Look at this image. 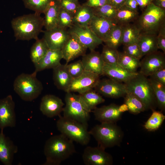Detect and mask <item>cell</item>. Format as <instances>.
<instances>
[{"label": "cell", "instance_id": "7c38bea8", "mask_svg": "<svg viewBox=\"0 0 165 165\" xmlns=\"http://www.w3.org/2000/svg\"><path fill=\"white\" fill-rule=\"evenodd\" d=\"M99 76L96 74L84 71L80 76L72 79L66 92H78L81 94L93 89L100 80Z\"/></svg>", "mask_w": 165, "mask_h": 165}, {"label": "cell", "instance_id": "4dcf8cb0", "mask_svg": "<svg viewBox=\"0 0 165 165\" xmlns=\"http://www.w3.org/2000/svg\"><path fill=\"white\" fill-rule=\"evenodd\" d=\"M32 46L30 52V57L34 64L38 62L46 53L49 49L48 46L44 39L38 38Z\"/></svg>", "mask_w": 165, "mask_h": 165}, {"label": "cell", "instance_id": "e575fe53", "mask_svg": "<svg viewBox=\"0 0 165 165\" xmlns=\"http://www.w3.org/2000/svg\"><path fill=\"white\" fill-rule=\"evenodd\" d=\"M156 100L157 106L161 111L165 110V86L149 79Z\"/></svg>", "mask_w": 165, "mask_h": 165}, {"label": "cell", "instance_id": "f546056e", "mask_svg": "<svg viewBox=\"0 0 165 165\" xmlns=\"http://www.w3.org/2000/svg\"><path fill=\"white\" fill-rule=\"evenodd\" d=\"M141 35L140 30L134 23L123 25L122 44L124 46L137 43Z\"/></svg>", "mask_w": 165, "mask_h": 165}, {"label": "cell", "instance_id": "7bdbcfd3", "mask_svg": "<svg viewBox=\"0 0 165 165\" xmlns=\"http://www.w3.org/2000/svg\"><path fill=\"white\" fill-rule=\"evenodd\" d=\"M123 52L139 60L143 57L140 49L137 43L124 46Z\"/></svg>", "mask_w": 165, "mask_h": 165}, {"label": "cell", "instance_id": "484cf974", "mask_svg": "<svg viewBox=\"0 0 165 165\" xmlns=\"http://www.w3.org/2000/svg\"><path fill=\"white\" fill-rule=\"evenodd\" d=\"M78 95L84 107L90 112L98 105L105 101V99L101 95L93 89Z\"/></svg>", "mask_w": 165, "mask_h": 165}, {"label": "cell", "instance_id": "4fadbf2b", "mask_svg": "<svg viewBox=\"0 0 165 165\" xmlns=\"http://www.w3.org/2000/svg\"><path fill=\"white\" fill-rule=\"evenodd\" d=\"M15 104L11 95L0 99V129L13 127L16 125Z\"/></svg>", "mask_w": 165, "mask_h": 165}, {"label": "cell", "instance_id": "d6a6232c", "mask_svg": "<svg viewBox=\"0 0 165 165\" xmlns=\"http://www.w3.org/2000/svg\"><path fill=\"white\" fill-rule=\"evenodd\" d=\"M124 96V103L130 113L136 115L146 110L143 102L133 93L127 92Z\"/></svg>", "mask_w": 165, "mask_h": 165}, {"label": "cell", "instance_id": "3957f363", "mask_svg": "<svg viewBox=\"0 0 165 165\" xmlns=\"http://www.w3.org/2000/svg\"><path fill=\"white\" fill-rule=\"evenodd\" d=\"M127 91L131 93L144 104L146 110H155L157 102L149 79L141 73L138 74L124 83Z\"/></svg>", "mask_w": 165, "mask_h": 165}, {"label": "cell", "instance_id": "f907efd6", "mask_svg": "<svg viewBox=\"0 0 165 165\" xmlns=\"http://www.w3.org/2000/svg\"><path fill=\"white\" fill-rule=\"evenodd\" d=\"M152 3L156 6L165 10V0H152Z\"/></svg>", "mask_w": 165, "mask_h": 165}, {"label": "cell", "instance_id": "b9f144b4", "mask_svg": "<svg viewBox=\"0 0 165 165\" xmlns=\"http://www.w3.org/2000/svg\"><path fill=\"white\" fill-rule=\"evenodd\" d=\"M61 8L68 11L73 16L80 6L78 0H59Z\"/></svg>", "mask_w": 165, "mask_h": 165}, {"label": "cell", "instance_id": "74e56055", "mask_svg": "<svg viewBox=\"0 0 165 165\" xmlns=\"http://www.w3.org/2000/svg\"><path fill=\"white\" fill-rule=\"evenodd\" d=\"M92 8L94 15L108 19L116 23L115 18L117 9L110 4Z\"/></svg>", "mask_w": 165, "mask_h": 165}, {"label": "cell", "instance_id": "277c9868", "mask_svg": "<svg viewBox=\"0 0 165 165\" xmlns=\"http://www.w3.org/2000/svg\"><path fill=\"white\" fill-rule=\"evenodd\" d=\"M134 24L141 34L157 35L165 24V10L151 3L143 10Z\"/></svg>", "mask_w": 165, "mask_h": 165}, {"label": "cell", "instance_id": "5bb4252c", "mask_svg": "<svg viewBox=\"0 0 165 165\" xmlns=\"http://www.w3.org/2000/svg\"><path fill=\"white\" fill-rule=\"evenodd\" d=\"M140 61L139 72L146 76H149L158 69L165 67V53L160 51L148 54Z\"/></svg>", "mask_w": 165, "mask_h": 165}, {"label": "cell", "instance_id": "83f0119b", "mask_svg": "<svg viewBox=\"0 0 165 165\" xmlns=\"http://www.w3.org/2000/svg\"><path fill=\"white\" fill-rule=\"evenodd\" d=\"M94 15L93 8L83 3L80 5L73 16V24L88 26Z\"/></svg>", "mask_w": 165, "mask_h": 165}, {"label": "cell", "instance_id": "d6986e66", "mask_svg": "<svg viewBox=\"0 0 165 165\" xmlns=\"http://www.w3.org/2000/svg\"><path fill=\"white\" fill-rule=\"evenodd\" d=\"M138 72L133 73L128 71L117 63L113 64L105 63L103 75L114 80L124 83L137 75Z\"/></svg>", "mask_w": 165, "mask_h": 165}, {"label": "cell", "instance_id": "ee69618b", "mask_svg": "<svg viewBox=\"0 0 165 165\" xmlns=\"http://www.w3.org/2000/svg\"><path fill=\"white\" fill-rule=\"evenodd\" d=\"M157 45L158 49L165 53V24L160 28L157 35Z\"/></svg>", "mask_w": 165, "mask_h": 165}, {"label": "cell", "instance_id": "6da1fadb", "mask_svg": "<svg viewBox=\"0 0 165 165\" xmlns=\"http://www.w3.org/2000/svg\"><path fill=\"white\" fill-rule=\"evenodd\" d=\"M76 152L73 141L61 134L51 137L46 142L43 165H59Z\"/></svg>", "mask_w": 165, "mask_h": 165}, {"label": "cell", "instance_id": "2e32d148", "mask_svg": "<svg viewBox=\"0 0 165 165\" xmlns=\"http://www.w3.org/2000/svg\"><path fill=\"white\" fill-rule=\"evenodd\" d=\"M64 105L61 99L58 97L53 95L47 94L41 99L40 110L44 115L52 118L60 115Z\"/></svg>", "mask_w": 165, "mask_h": 165}, {"label": "cell", "instance_id": "681fc988", "mask_svg": "<svg viewBox=\"0 0 165 165\" xmlns=\"http://www.w3.org/2000/svg\"><path fill=\"white\" fill-rule=\"evenodd\" d=\"M138 6L141 10H144L152 3V0H136Z\"/></svg>", "mask_w": 165, "mask_h": 165}, {"label": "cell", "instance_id": "603a6c76", "mask_svg": "<svg viewBox=\"0 0 165 165\" xmlns=\"http://www.w3.org/2000/svg\"><path fill=\"white\" fill-rule=\"evenodd\" d=\"M62 59L61 50L49 49L42 58L34 64L35 71L37 72L46 69H53L61 64L60 61Z\"/></svg>", "mask_w": 165, "mask_h": 165}, {"label": "cell", "instance_id": "7402d4cb", "mask_svg": "<svg viewBox=\"0 0 165 165\" xmlns=\"http://www.w3.org/2000/svg\"><path fill=\"white\" fill-rule=\"evenodd\" d=\"M116 24L113 21L94 15L88 26L103 42Z\"/></svg>", "mask_w": 165, "mask_h": 165}, {"label": "cell", "instance_id": "8fae6325", "mask_svg": "<svg viewBox=\"0 0 165 165\" xmlns=\"http://www.w3.org/2000/svg\"><path fill=\"white\" fill-rule=\"evenodd\" d=\"M94 88L100 95L113 98L124 97L127 93L124 83L110 78L100 79Z\"/></svg>", "mask_w": 165, "mask_h": 165}, {"label": "cell", "instance_id": "4316f807", "mask_svg": "<svg viewBox=\"0 0 165 165\" xmlns=\"http://www.w3.org/2000/svg\"><path fill=\"white\" fill-rule=\"evenodd\" d=\"M137 43L140 49L142 57L158 50L156 35L141 34Z\"/></svg>", "mask_w": 165, "mask_h": 165}, {"label": "cell", "instance_id": "d590c367", "mask_svg": "<svg viewBox=\"0 0 165 165\" xmlns=\"http://www.w3.org/2000/svg\"><path fill=\"white\" fill-rule=\"evenodd\" d=\"M165 119V116L161 111H152V113L144 125L145 128L149 131H154L159 128Z\"/></svg>", "mask_w": 165, "mask_h": 165}, {"label": "cell", "instance_id": "8992f818", "mask_svg": "<svg viewBox=\"0 0 165 165\" xmlns=\"http://www.w3.org/2000/svg\"><path fill=\"white\" fill-rule=\"evenodd\" d=\"M37 73L35 71L31 74L22 73L15 79L14 90L23 100L32 101L41 94L43 86L41 82L36 77Z\"/></svg>", "mask_w": 165, "mask_h": 165}, {"label": "cell", "instance_id": "bcb514c9", "mask_svg": "<svg viewBox=\"0 0 165 165\" xmlns=\"http://www.w3.org/2000/svg\"><path fill=\"white\" fill-rule=\"evenodd\" d=\"M84 4L92 8H95L110 4V2L109 0H87Z\"/></svg>", "mask_w": 165, "mask_h": 165}, {"label": "cell", "instance_id": "cb8c5ba5", "mask_svg": "<svg viewBox=\"0 0 165 165\" xmlns=\"http://www.w3.org/2000/svg\"><path fill=\"white\" fill-rule=\"evenodd\" d=\"M72 79L68 71L66 64H61L53 69L54 83L59 89L66 92Z\"/></svg>", "mask_w": 165, "mask_h": 165}, {"label": "cell", "instance_id": "7dc6e473", "mask_svg": "<svg viewBox=\"0 0 165 165\" xmlns=\"http://www.w3.org/2000/svg\"><path fill=\"white\" fill-rule=\"evenodd\" d=\"M124 5L133 10H138V6L136 0H127Z\"/></svg>", "mask_w": 165, "mask_h": 165}, {"label": "cell", "instance_id": "5b68a950", "mask_svg": "<svg viewBox=\"0 0 165 165\" xmlns=\"http://www.w3.org/2000/svg\"><path fill=\"white\" fill-rule=\"evenodd\" d=\"M89 131L97 142L98 146L105 149L119 146L124 135L122 130L116 123H101Z\"/></svg>", "mask_w": 165, "mask_h": 165}, {"label": "cell", "instance_id": "60d3db41", "mask_svg": "<svg viewBox=\"0 0 165 165\" xmlns=\"http://www.w3.org/2000/svg\"><path fill=\"white\" fill-rule=\"evenodd\" d=\"M66 64L68 71L73 79L80 76L85 71L81 60Z\"/></svg>", "mask_w": 165, "mask_h": 165}, {"label": "cell", "instance_id": "30bf717a", "mask_svg": "<svg viewBox=\"0 0 165 165\" xmlns=\"http://www.w3.org/2000/svg\"><path fill=\"white\" fill-rule=\"evenodd\" d=\"M82 159L86 165H112L113 163L112 156L98 146L86 147L84 150Z\"/></svg>", "mask_w": 165, "mask_h": 165}, {"label": "cell", "instance_id": "816d5d0a", "mask_svg": "<svg viewBox=\"0 0 165 165\" xmlns=\"http://www.w3.org/2000/svg\"><path fill=\"white\" fill-rule=\"evenodd\" d=\"M118 110L121 113L124 112H125L128 111V108L127 105L125 103L120 106H119L118 107Z\"/></svg>", "mask_w": 165, "mask_h": 165}, {"label": "cell", "instance_id": "ba28073f", "mask_svg": "<svg viewBox=\"0 0 165 165\" xmlns=\"http://www.w3.org/2000/svg\"><path fill=\"white\" fill-rule=\"evenodd\" d=\"M65 106L63 116L76 120L88 126L90 118V113L84 107L78 95L66 92L64 97Z\"/></svg>", "mask_w": 165, "mask_h": 165}, {"label": "cell", "instance_id": "ffe728a7", "mask_svg": "<svg viewBox=\"0 0 165 165\" xmlns=\"http://www.w3.org/2000/svg\"><path fill=\"white\" fill-rule=\"evenodd\" d=\"M85 71L103 75L105 62L101 54L95 50L82 56L81 60Z\"/></svg>", "mask_w": 165, "mask_h": 165}, {"label": "cell", "instance_id": "1f68e13d", "mask_svg": "<svg viewBox=\"0 0 165 165\" xmlns=\"http://www.w3.org/2000/svg\"><path fill=\"white\" fill-rule=\"evenodd\" d=\"M123 25L116 24L104 40L105 45L117 49L122 44Z\"/></svg>", "mask_w": 165, "mask_h": 165}, {"label": "cell", "instance_id": "c3c4849f", "mask_svg": "<svg viewBox=\"0 0 165 165\" xmlns=\"http://www.w3.org/2000/svg\"><path fill=\"white\" fill-rule=\"evenodd\" d=\"M127 0H109L111 4L116 9L124 5Z\"/></svg>", "mask_w": 165, "mask_h": 165}, {"label": "cell", "instance_id": "ab89813d", "mask_svg": "<svg viewBox=\"0 0 165 165\" xmlns=\"http://www.w3.org/2000/svg\"><path fill=\"white\" fill-rule=\"evenodd\" d=\"M73 15L64 9L61 8L58 16V27L66 29L73 24Z\"/></svg>", "mask_w": 165, "mask_h": 165}, {"label": "cell", "instance_id": "52a82bcc", "mask_svg": "<svg viewBox=\"0 0 165 165\" xmlns=\"http://www.w3.org/2000/svg\"><path fill=\"white\" fill-rule=\"evenodd\" d=\"M58 116L56 126L61 134L82 145L89 143L91 135L88 130L87 126L61 115Z\"/></svg>", "mask_w": 165, "mask_h": 165}, {"label": "cell", "instance_id": "f35d334b", "mask_svg": "<svg viewBox=\"0 0 165 165\" xmlns=\"http://www.w3.org/2000/svg\"><path fill=\"white\" fill-rule=\"evenodd\" d=\"M101 55L105 63H117L119 56V52L117 49L105 45L103 46Z\"/></svg>", "mask_w": 165, "mask_h": 165}, {"label": "cell", "instance_id": "836d02e7", "mask_svg": "<svg viewBox=\"0 0 165 165\" xmlns=\"http://www.w3.org/2000/svg\"><path fill=\"white\" fill-rule=\"evenodd\" d=\"M117 63L128 71L137 72L140 66V60L132 57L123 52H119Z\"/></svg>", "mask_w": 165, "mask_h": 165}, {"label": "cell", "instance_id": "9a60e30c", "mask_svg": "<svg viewBox=\"0 0 165 165\" xmlns=\"http://www.w3.org/2000/svg\"><path fill=\"white\" fill-rule=\"evenodd\" d=\"M70 35L66 29L59 27L44 32L43 38L49 49L61 50Z\"/></svg>", "mask_w": 165, "mask_h": 165}, {"label": "cell", "instance_id": "f6af8a7d", "mask_svg": "<svg viewBox=\"0 0 165 165\" xmlns=\"http://www.w3.org/2000/svg\"><path fill=\"white\" fill-rule=\"evenodd\" d=\"M149 76V79L165 86V67L156 70Z\"/></svg>", "mask_w": 165, "mask_h": 165}, {"label": "cell", "instance_id": "44dd1931", "mask_svg": "<svg viewBox=\"0 0 165 165\" xmlns=\"http://www.w3.org/2000/svg\"><path fill=\"white\" fill-rule=\"evenodd\" d=\"M3 131L1 130L0 133V161L5 165H11L18 148Z\"/></svg>", "mask_w": 165, "mask_h": 165}, {"label": "cell", "instance_id": "8d00e7d4", "mask_svg": "<svg viewBox=\"0 0 165 165\" xmlns=\"http://www.w3.org/2000/svg\"><path fill=\"white\" fill-rule=\"evenodd\" d=\"M53 0H22L25 8L40 14L44 13Z\"/></svg>", "mask_w": 165, "mask_h": 165}, {"label": "cell", "instance_id": "f1b7e54d", "mask_svg": "<svg viewBox=\"0 0 165 165\" xmlns=\"http://www.w3.org/2000/svg\"><path fill=\"white\" fill-rule=\"evenodd\" d=\"M139 16L138 11L124 5L117 9L115 21L117 24L123 25L134 22Z\"/></svg>", "mask_w": 165, "mask_h": 165}, {"label": "cell", "instance_id": "7a4b0ae2", "mask_svg": "<svg viewBox=\"0 0 165 165\" xmlns=\"http://www.w3.org/2000/svg\"><path fill=\"white\" fill-rule=\"evenodd\" d=\"M11 25L16 40H36L44 27L43 18L35 12L13 19Z\"/></svg>", "mask_w": 165, "mask_h": 165}, {"label": "cell", "instance_id": "d4e9b609", "mask_svg": "<svg viewBox=\"0 0 165 165\" xmlns=\"http://www.w3.org/2000/svg\"><path fill=\"white\" fill-rule=\"evenodd\" d=\"M61 8L59 0H53L45 11L43 23L46 30H50L58 26Z\"/></svg>", "mask_w": 165, "mask_h": 165}, {"label": "cell", "instance_id": "f5cc1de1", "mask_svg": "<svg viewBox=\"0 0 165 165\" xmlns=\"http://www.w3.org/2000/svg\"></svg>", "mask_w": 165, "mask_h": 165}, {"label": "cell", "instance_id": "9c48e42d", "mask_svg": "<svg viewBox=\"0 0 165 165\" xmlns=\"http://www.w3.org/2000/svg\"><path fill=\"white\" fill-rule=\"evenodd\" d=\"M68 30L71 35L90 51L95 50L103 42L88 26L73 24Z\"/></svg>", "mask_w": 165, "mask_h": 165}, {"label": "cell", "instance_id": "e0dca14e", "mask_svg": "<svg viewBox=\"0 0 165 165\" xmlns=\"http://www.w3.org/2000/svg\"><path fill=\"white\" fill-rule=\"evenodd\" d=\"M119 106L112 103L96 107L93 111L95 119L101 123H116L121 119L123 113L118 110Z\"/></svg>", "mask_w": 165, "mask_h": 165}, {"label": "cell", "instance_id": "ac0fdd59", "mask_svg": "<svg viewBox=\"0 0 165 165\" xmlns=\"http://www.w3.org/2000/svg\"><path fill=\"white\" fill-rule=\"evenodd\" d=\"M87 49L78 40L70 35L61 50L63 59L65 60L66 64H68L77 57L85 54Z\"/></svg>", "mask_w": 165, "mask_h": 165}]
</instances>
